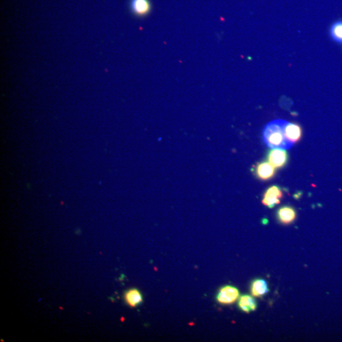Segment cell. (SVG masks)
<instances>
[{"label": "cell", "instance_id": "6", "mask_svg": "<svg viewBox=\"0 0 342 342\" xmlns=\"http://www.w3.org/2000/svg\"><path fill=\"white\" fill-rule=\"evenodd\" d=\"M285 133L289 142L293 144L297 143L301 139L302 130L297 124L287 122L285 128Z\"/></svg>", "mask_w": 342, "mask_h": 342}, {"label": "cell", "instance_id": "1", "mask_svg": "<svg viewBox=\"0 0 342 342\" xmlns=\"http://www.w3.org/2000/svg\"><path fill=\"white\" fill-rule=\"evenodd\" d=\"M287 121L283 119L274 120L270 122L263 131V139L265 145L270 149L287 150L290 149L293 144L289 142L285 133Z\"/></svg>", "mask_w": 342, "mask_h": 342}, {"label": "cell", "instance_id": "12", "mask_svg": "<svg viewBox=\"0 0 342 342\" xmlns=\"http://www.w3.org/2000/svg\"><path fill=\"white\" fill-rule=\"evenodd\" d=\"M330 35L333 40L342 43V21L333 24L330 29Z\"/></svg>", "mask_w": 342, "mask_h": 342}, {"label": "cell", "instance_id": "7", "mask_svg": "<svg viewBox=\"0 0 342 342\" xmlns=\"http://www.w3.org/2000/svg\"><path fill=\"white\" fill-rule=\"evenodd\" d=\"M131 8L137 16L144 17L151 10V3L149 0H132Z\"/></svg>", "mask_w": 342, "mask_h": 342}, {"label": "cell", "instance_id": "9", "mask_svg": "<svg viewBox=\"0 0 342 342\" xmlns=\"http://www.w3.org/2000/svg\"><path fill=\"white\" fill-rule=\"evenodd\" d=\"M124 299L128 306L132 308H136L142 303L143 296L138 289H132L124 294Z\"/></svg>", "mask_w": 342, "mask_h": 342}, {"label": "cell", "instance_id": "5", "mask_svg": "<svg viewBox=\"0 0 342 342\" xmlns=\"http://www.w3.org/2000/svg\"><path fill=\"white\" fill-rule=\"evenodd\" d=\"M276 169L268 162L258 163L256 167V176L261 181L271 180L275 175Z\"/></svg>", "mask_w": 342, "mask_h": 342}, {"label": "cell", "instance_id": "10", "mask_svg": "<svg viewBox=\"0 0 342 342\" xmlns=\"http://www.w3.org/2000/svg\"><path fill=\"white\" fill-rule=\"evenodd\" d=\"M238 304L239 309L246 313H250L256 311L258 308L256 300L252 296L248 295L241 296Z\"/></svg>", "mask_w": 342, "mask_h": 342}, {"label": "cell", "instance_id": "11", "mask_svg": "<svg viewBox=\"0 0 342 342\" xmlns=\"http://www.w3.org/2000/svg\"><path fill=\"white\" fill-rule=\"evenodd\" d=\"M269 291L267 283L263 279H257L251 285V293L254 297H261Z\"/></svg>", "mask_w": 342, "mask_h": 342}, {"label": "cell", "instance_id": "4", "mask_svg": "<svg viewBox=\"0 0 342 342\" xmlns=\"http://www.w3.org/2000/svg\"><path fill=\"white\" fill-rule=\"evenodd\" d=\"M283 196L282 189L276 185L269 187L263 194V204L269 208H273L280 203Z\"/></svg>", "mask_w": 342, "mask_h": 342}, {"label": "cell", "instance_id": "3", "mask_svg": "<svg viewBox=\"0 0 342 342\" xmlns=\"http://www.w3.org/2000/svg\"><path fill=\"white\" fill-rule=\"evenodd\" d=\"M268 162L270 163L274 168H283L287 165L289 160V155L286 150L273 149L267 154Z\"/></svg>", "mask_w": 342, "mask_h": 342}, {"label": "cell", "instance_id": "2", "mask_svg": "<svg viewBox=\"0 0 342 342\" xmlns=\"http://www.w3.org/2000/svg\"><path fill=\"white\" fill-rule=\"evenodd\" d=\"M239 292L238 289L234 287L224 286L219 289L216 300L221 304L229 305L233 304L238 299Z\"/></svg>", "mask_w": 342, "mask_h": 342}, {"label": "cell", "instance_id": "8", "mask_svg": "<svg viewBox=\"0 0 342 342\" xmlns=\"http://www.w3.org/2000/svg\"><path fill=\"white\" fill-rule=\"evenodd\" d=\"M277 217L279 222L283 224L292 223L297 217L295 209L291 207L284 206L278 209Z\"/></svg>", "mask_w": 342, "mask_h": 342}]
</instances>
